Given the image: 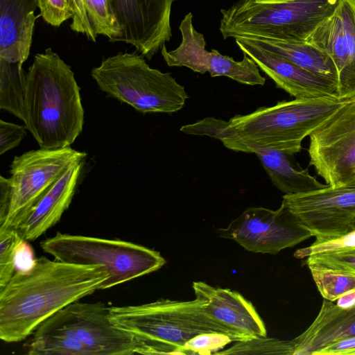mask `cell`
Instances as JSON below:
<instances>
[{
    "label": "cell",
    "mask_w": 355,
    "mask_h": 355,
    "mask_svg": "<svg viewBox=\"0 0 355 355\" xmlns=\"http://www.w3.org/2000/svg\"><path fill=\"white\" fill-rule=\"evenodd\" d=\"M180 130L187 135L208 136L219 139L227 148L235 152L254 153V148L241 139L230 122L207 117L192 124L183 125Z\"/></svg>",
    "instance_id": "obj_24"
},
{
    "label": "cell",
    "mask_w": 355,
    "mask_h": 355,
    "mask_svg": "<svg viewBox=\"0 0 355 355\" xmlns=\"http://www.w3.org/2000/svg\"><path fill=\"white\" fill-rule=\"evenodd\" d=\"M217 232L220 237L234 240L248 251L270 254L313 236L282 203L276 210L248 207Z\"/></svg>",
    "instance_id": "obj_12"
},
{
    "label": "cell",
    "mask_w": 355,
    "mask_h": 355,
    "mask_svg": "<svg viewBox=\"0 0 355 355\" xmlns=\"http://www.w3.org/2000/svg\"><path fill=\"white\" fill-rule=\"evenodd\" d=\"M26 353L29 355H94L93 352L79 340L59 333H33Z\"/></svg>",
    "instance_id": "obj_25"
},
{
    "label": "cell",
    "mask_w": 355,
    "mask_h": 355,
    "mask_svg": "<svg viewBox=\"0 0 355 355\" xmlns=\"http://www.w3.org/2000/svg\"><path fill=\"white\" fill-rule=\"evenodd\" d=\"M254 146V153L260 160L271 182L284 195L307 193L325 187L312 176L308 168L297 164L293 155L270 148Z\"/></svg>",
    "instance_id": "obj_21"
},
{
    "label": "cell",
    "mask_w": 355,
    "mask_h": 355,
    "mask_svg": "<svg viewBox=\"0 0 355 355\" xmlns=\"http://www.w3.org/2000/svg\"><path fill=\"white\" fill-rule=\"evenodd\" d=\"M37 2L39 16L53 26L59 27L73 17L69 0H37Z\"/></svg>",
    "instance_id": "obj_32"
},
{
    "label": "cell",
    "mask_w": 355,
    "mask_h": 355,
    "mask_svg": "<svg viewBox=\"0 0 355 355\" xmlns=\"http://www.w3.org/2000/svg\"><path fill=\"white\" fill-rule=\"evenodd\" d=\"M249 40L262 49L282 56L299 67L338 85L337 71L331 58L307 41Z\"/></svg>",
    "instance_id": "obj_22"
},
{
    "label": "cell",
    "mask_w": 355,
    "mask_h": 355,
    "mask_svg": "<svg viewBox=\"0 0 355 355\" xmlns=\"http://www.w3.org/2000/svg\"><path fill=\"white\" fill-rule=\"evenodd\" d=\"M336 304L342 307H349L355 304V290L341 296L337 300Z\"/></svg>",
    "instance_id": "obj_38"
},
{
    "label": "cell",
    "mask_w": 355,
    "mask_h": 355,
    "mask_svg": "<svg viewBox=\"0 0 355 355\" xmlns=\"http://www.w3.org/2000/svg\"><path fill=\"white\" fill-rule=\"evenodd\" d=\"M73 13L70 28L76 33L85 35L88 40L95 42L97 35L95 34L88 19L84 0H69Z\"/></svg>",
    "instance_id": "obj_35"
},
{
    "label": "cell",
    "mask_w": 355,
    "mask_h": 355,
    "mask_svg": "<svg viewBox=\"0 0 355 355\" xmlns=\"http://www.w3.org/2000/svg\"><path fill=\"white\" fill-rule=\"evenodd\" d=\"M121 27L116 42L134 46L151 60L172 37L171 12L175 0H110Z\"/></svg>",
    "instance_id": "obj_14"
},
{
    "label": "cell",
    "mask_w": 355,
    "mask_h": 355,
    "mask_svg": "<svg viewBox=\"0 0 355 355\" xmlns=\"http://www.w3.org/2000/svg\"><path fill=\"white\" fill-rule=\"evenodd\" d=\"M74 73L51 48L37 53L26 72L24 125L40 148L71 146L84 125Z\"/></svg>",
    "instance_id": "obj_2"
},
{
    "label": "cell",
    "mask_w": 355,
    "mask_h": 355,
    "mask_svg": "<svg viewBox=\"0 0 355 355\" xmlns=\"http://www.w3.org/2000/svg\"><path fill=\"white\" fill-rule=\"evenodd\" d=\"M91 76L101 91L143 114L176 112L189 98L171 73L151 68L137 53L103 59Z\"/></svg>",
    "instance_id": "obj_5"
},
{
    "label": "cell",
    "mask_w": 355,
    "mask_h": 355,
    "mask_svg": "<svg viewBox=\"0 0 355 355\" xmlns=\"http://www.w3.org/2000/svg\"><path fill=\"white\" fill-rule=\"evenodd\" d=\"M355 337V304L342 307L324 299L318 314L301 334L292 339L293 355H314L334 342Z\"/></svg>",
    "instance_id": "obj_20"
},
{
    "label": "cell",
    "mask_w": 355,
    "mask_h": 355,
    "mask_svg": "<svg viewBox=\"0 0 355 355\" xmlns=\"http://www.w3.org/2000/svg\"><path fill=\"white\" fill-rule=\"evenodd\" d=\"M233 339L229 336L216 332L200 334L189 340L185 345L186 354H211L232 343Z\"/></svg>",
    "instance_id": "obj_31"
},
{
    "label": "cell",
    "mask_w": 355,
    "mask_h": 355,
    "mask_svg": "<svg viewBox=\"0 0 355 355\" xmlns=\"http://www.w3.org/2000/svg\"><path fill=\"white\" fill-rule=\"evenodd\" d=\"M347 100L282 101L247 114H236L229 122L241 139L250 145L295 155L302 150L303 139Z\"/></svg>",
    "instance_id": "obj_6"
},
{
    "label": "cell",
    "mask_w": 355,
    "mask_h": 355,
    "mask_svg": "<svg viewBox=\"0 0 355 355\" xmlns=\"http://www.w3.org/2000/svg\"><path fill=\"white\" fill-rule=\"evenodd\" d=\"M110 317L117 327L132 336L141 354H186V343L200 334L216 332L228 336L207 317L196 298L112 306H110Z\"/></svg>",
    "instance_id": "obj_3"
},
{
    "label": "cell",
    "mask_w": 355,
    "mask_h": 355,
    "mask_svg": "<svg viewBox=\"0 0 355 355\" xmlns=\"http://www.w3.org/2000/svg\"><path fill=\"white\" fill-rule=\"evenodd\" d=\"M294 354V343L292 340L257 338L246 341H237L236 344L226 350L219 351L216 354Z\"/></svg>",
    "instance_id": "obj_28"
},
{
    "label": "cell",
    "mask_w": 355,
    "mask_h": 355,
    "mask_svg": "<svg viewBox=\"0 0 355 355\" xmlns=\"http://www.w3.org/2000/svg\"><path fill=\"white\" fill-rule=\"evenodd\" d=\"M340 0H239L221 9L219 31L228 37L306 42Z\"/></svg>",
    "instance_id": "obj_4"
},
{
    "label": "cell",
    "mask_w": 355,
    "mask_h": 355,
    "mask_svg": "<svg viewBox=\"0 0 355 355\" xmlns=\"http://www.w3.org/2000/svg\"><path fill=\"white\" fill-rule=\"evenodd\" d=\"M87 153L71 146L31 150L15 156L10 167V200L0 230L15 228L49 189Z\"/></svg>",
    "instance_id": "obj_8"
},
{
    "label": "cell",
    "mask_w": 355,
    "mask_h": 355,
    "mask_svg": "<svg viewBox=\"0 0 355 355\" xmlns=\"http://www.w3.org/2000/svg\"><path fill=\"white\" fill-rule=\"evenodd\" d=\"M309 267L332 270L355 275V247L313 254L305 259Z\"/></svg>",
    "instance_id": "obj_29"
},
{
    "label": "cell",
    "mask_w": 355,
    "mask_h": 355,
    "mask_svg": "<svg viewBox=\"0 0 355 355\" xmlns=\"http://www.w3.org/2000/svg\"><path fill=\"white\" fill-rule=\"evenodd\" d=\"M40 248L60 261L104 268L109 277L100 290L155 272L166 263L159 252L120 239L57 232L42 241Z\"/></svg>",
    "instance_id": "obj_7"
},
{
    "label": "cell",
    "mask_w": 355,
    "mask_h": 355,
    "mask_svg": "<svg viewBox=\"0 0 355 355\" xmlns=\"http://www.w3.org/2000/svg\"><path fill=\"white\" fill-rule=\"evenodd\" d=\"M196 299L207 317L223 328L234 341L266 337L267 331L250 302L238 292L193 282Z\"/></svg>",
    "instance_id": "obj_16"
},
{
    "label": "cell",
    "mask_w": 355,
    "mask_h": 355,
    "mask_svg": "<svg viewBox=\"0 0 355 355\" xmlns=\"http://www.w3.org/2000/svg\"><path fill=\"white\" fill-rule=\"evenodd\" d=\"M24 241L15 228L0 230V288L15 272L17 255Z\"/></svg>",
    "instance_id": "obj_30"
},
{
    "label": "cell",
    "mask_w": 355,
    "mask_h": 355,
    "mask_svg": "<svg viewBox=\"0 0 355 355\" xmlns=\"http://www.w3.org/2000/svg\"><path fill=\"white\" fill-rule=\"evenodd\" d=\"M350 247H355V230L335 240L300 248L293 255L297 259H303L313 254Z\"/></svg>",
    "instance_id": "obj_33"
},
{
    "label": "cell",
    "mask_w": 355,
    "mask_h": 355,
    "mask_svg": "<svg viewBox=\"0 0 355 355\" xmlns=\"http://www.w3.org/2000/svg\"><path fill=\"white\" fill-rule=\"evenodd\" d=\"M284 204L315 238L318 245L351 232L355 219V180L307 193L284 195Z\"/></svg>",
    "instance_id": "obj_11"
},
{
    "label": "cell",
    "mask_w": 355,
    "mask_h": 355,
    "mask_svg": "<svg viewBox=\"0 0 355 355\" xmlns=\"http://www.w3.org/2000/svg\"><path fill=\"white\" fill-rule=\"evenodd\" d=\"M22 65L0 59V108L24 122L26 72Z\"/></svg>",
    "instance_id": "obj_23"
},
{
    "label": "cell",
    "mask_w": 355,
    "mask_h": 355,
    "mask_svg": "<svg viewBox=\"0 0 355 355\" xmlns=\"http://www.w3.org/2000/svg\"><path fill=\"white\" fill-rule=\"evenodd\" d=\"M85 8L96 35L107 37L116 42L121 34V27L114 15L110 0H84Z\"/></svg>",
    "instance_id": "obj_27"
},
{
    "label": "cell",
    "mask_w": 355,
    "mask_h": 355,
    "mask_svg": "<svg viewBox=\"0 0 355 355\" xmlns=\"http://www.w3.org/2000/svg\"><path fill=\"white\" fill-rule=\"evenodd\" d=\"M240 50L251 58L277 87L297 99L338 98L337 85L288 60L268 51L252 41L236 38Z\"/></svg>",
    "instance_id": "obj_17"
},
{
    "label": "cell",
    "mask_w": 355,
    "mask_h": 355,
    "mask_svg": "<svg viewBox=\"0 0 355 355\" xmlns=\"http://www.w3.org/2000/svg\"><path fill=\"white\" fill-rule=\"evenodd\" d=\"M99 266L35 259L27 269L16 270L0 288V338L19 342L60 309L100 290L108 279Z\"/></svg>",
    "instance_id": "obj_1"
},
{
    "label": "cell",
    "mask_w": 355,
    "mask_h": 355,
    "mask_svg": "<svg viewBox=\"0 0 355 355\" xmlns=\"http://www.w3.org/2000/svg\"><path fill=\"white\" fill-rule=\"evenodd\" d=\"M11 193V185L9 178L0 176V221H1L7 212Z\"/></svg>",
    "instance_id": "obj_37"
},
{
    "label": "cell",
    "mask_w": 355,
    "mask_h": 355,
    "mask_svg": "<svg viewBox=\"0 0 355 355\" xmlns=\"http://www.w3.org/2000/svg\"><path fill=\"white\" fill-rule=\"evenodd\" d=\"M355 230V219L353 220L352 225H351V232Z\"/></svg>",
    "instance_id": "obj_39"
},
{
    "label": "cell",
    "mask_w": 355,
    "mask_h": 355,
    "mask_svg": "<svg viewBox=\"0 0 355 355\" xmlns=\"http://www.w3.org/2000/svg\"><path fill=\"white\" fill-rule=\"evenodd\" d=\"M37 0H0V59L24 64L28 59Z\"/></svg>",
    "instance_id": "obj_19"
},
{
    "label": "cell",
    "mask_w": 355,
    "mask_h": 355,
    "mask_svg": "<svg viewBox=\"0 0 355 355\" xmlns=\"http://www.w3.org/2000/svg\"><path fill=\"white\" fill-rule=\"evenodd\" d=\"M26 128L0 120V155L17 147L26 135Z\"/></svg>",
    "instance_id": "obj_34"
},
{
    "label": "cell",
    "mask_w": 355,
    "mask_h": 355,
    "mask_svg": "<svg viewBox=\"0 0 355 355\" xmlns=\"http://www.w3.org/2000/svg\"><path fill=\"white\" fill-rule=\"evenodd\" d=\"M309 137V164L326 184L338 187L355 180V96Z\"/></svg>",
    "instance_id": "obj_10"
},
{
    "label": "cell",
    "mask_w": 355,
    "mask_h": 355,
    "mask_svg": "<svg viewBox=\"0 0 355 355\" xmlns=\"http://www.w3.org/2000/svg\"><path fill=\"white\" fill-rule=\"evenodd\" d=\"M308 42L327 53L338 74L340 99L355 96V0H340L335 12L308 37Z\"/></svg>",
    "instance_id": "obj_15"
},
{
    "label": "cell",
    "mask_w": 355,
    "mask_h": 355,
    "mask_svg": "<svg viewBox=\"0 0 355 355\" xmlns=\"http://www.w3.org/2000/svg\"><path fill=\"white\" fill-rule=\"evenodd\" d=\"M314 355H355V337L329 344L317 351Z\"/></svg>",
    "instance_id": "obj_36"
},
{
    "label": "cell",
    "mask_w": 355,
    "mask_h": 355,
    "mask_svg": "<svg viewBox=\"0 0 355 355\" xmlns=\"http://www.w3.org/2000/svg\"><path fill=\"white\" fill-rule=\"evenodd\" d=\"M193 15L187 13L180 22L179 30L182 42L175 49L167 51L165 44L162 55L169 67H186L194 72L205 73L211 77L226 76L238 83L263 86L266 78L262 76L256 62L245 53L241 61L225 55L216 49L206 50V42L202 33L193 25Z\"/></svg>",
    "instance_id": "obj_13"
},
{
    "label": "cell",
    "mask_w": 355,
    "mask_h": 355,
    "mask_svg": "<svg viewBox=\"0 0 355 355\" xmlns=\"http://www.w3.org/2000/svg\"><path fill=\"white\" fill-rule=\"evenodd\" d=\"M86 159L72 166L31 209L17 230L26 241H33L57 224L69 208L78 189Z\"/></svg>",
    "instance_id": "obj_18"
},
{
    "label": "cell",
    "mask_w": 355,
    "mask_h": 355,
    "mask_svg": "<svg viewBox=\"0 0 355 355\" xmlns=\"http://www.w3.org/2000/svg\"><path fill=\"white\" fill-rule=\"evenodd\" d=\"M34 333H59L75 338L90 349L94 355L138 354L131 334L117 327L105 303L73 302L42 322Z\"/></svg>",
    "instance_id": "obj_9"
},
{
    "label": "cell",
    "mask_w": 355,
    "mask_h": 355,
    "mask_svg": "<svg viewBox=\"0 0 355 355\" xmlns=\"http://www.w3.org/2000/svg\"><path fill=\"white\" fill-rule=\"evenodd\" d=\"M309 269L324 299L334 302L355 290V275L315 267H309Z\"/></svg>",
    "instance_id": "obj_26"
}]
</instances>
